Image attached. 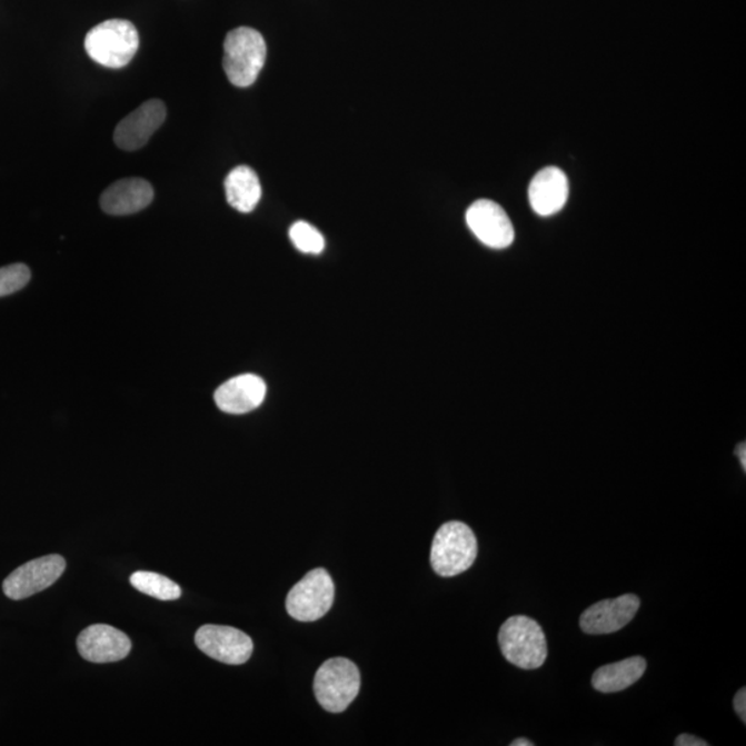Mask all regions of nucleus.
<instances>
[{"label": "nucleus", "instance_id": "2eb2a0df", "mask_svg": "<svg viewBox=\"0 0 746 746\" xmlns=\"http://www.w3.org/2000/svg\"><path fill=\"white\" fill-rule=\"evenodd\" d=\"M153 188L145 179L129 178L116 181L100 198L101 209L112 216L140 212L152 202Z\"/></svg>", "mask_w": 746, "mask_h": 746}, {"label": "nucleus", "instance_id": "f257e3e1", "mask_svg": "<svg viewBox=\"0 0 746 746\" xmlns=\"http://www.w3.org/2000/svg\"><path fill=\"white\" fill-rule=\"evenodd\" d=\"M140 47L138 30L128 20H107L96 26L84 38L90 59L102 67L123 68L133 60Z\"/></svg>", "mask_w": 746, "mask_h": 746}, {"label": "nucleus", "instance_id": "b1692460", "mask_svg": "<svg viewBox=\"0 0 746 746\" xmlns=\"http://www.w3.org/2000/svg\"><path fill=\"white\" fill-rule=\"evenodd\" d=\"M511 746H534L533 742H529V739L526 738H518L516 742L510 744Z\"/></svg>", "mask_w": 746, "mask_h": 746}, {"label": "nucleus", "instance_id": "dca6fc26", "mask_svg": "<svg viewBox=\"0 0 746 746\" xmlns=\"http://www.w3.org/2000/svg\"><path fill=\"white\" fill-rule=\"evenodd\" d=\"M647 669L646 659L643 657H631L619 663L608 664L595 672L591 677V685L595 690L613 694L626 690L641 679Z\"/></svg>", "mask_w": 746, "mask_h": 746}, {"label": "nucleus", "instance_id": "1a4fd4ad", "mask_svg": "<svg viewBox=\"0 0 746 746\" xmlns=\"http://www.w3.org/2000/svg\"><path fill=\"white\" fill-rule=\"evenodd\" d=\"M466 223L484 245L493 249H505L515 241V227L508 213L497 202L480 199L466 212Z\"/></svg>", "mask_w": 746, "mask_h": 746}, {"label": "nucleus", "instance_id": "4be33fe9", "mask_svg": "<svg viewBox=\"0 0 746 746\" xmlns=\"http://www.w3.org/2000/svg\"><path fill=\"white\" fill-rule=\"evenodd\" d=\"M676 746H708L709 744L704 739L692 736V734H682L676 738Z\"/></svg>", "mask_w": 746, "mask_h": 746}, {"label": "nucleus", "instance_id": "6e6552de", "mask_svg": "<svg viewBox=\"0 0 746 746\" xmlns=\"http://www.w3.org/2000/svg\"><path fill=\"white\" fill-rule=\"evenodd\" d=\"M196 645L208 657L227 665H242L253 653L252 639L231 626H201L196 634Z\"/></svg>", "mask_w": 746, "mask_h": 746}, {"label": "nucleus", "instance_id": "5701e85b", "mask_svg": "<svg viewBox=\"0 0 746 746\" xmlns=\"http://www.w3.org/2000/svg\"><path fill=\"white\" fill-rule=\"evenodd\" d=\"M736 455L742 464L743 469L746 470V446L745 442L738 444L736 448Z\"/></svg>", "mask_w": 746, "mask_h": 746}, {"label": "nucleus", "instance_id": "4468645a", "mask_svg": "<svg viewBox=\"0 0 746 746\" xmlns=\"http://www.w3.org/2000/svg\"><path fill=\"white\" fill-rule=\"evenodd\" d=\"M568 179L561 169L550 167L540 170L529 183L528 198L535 213L554 216L564 208L568 199Z\"/></svg>", "mask_w": 746, "mask_h": 746}, {"label": "nucleus", "instance_id": "9d476101", "mask_svg": "<svg viewBox=\"0 0 746 746\" xmlns=\"http://www.w3.org/2000/svg\"><path fill=\"white\" fill-rule=\"evenodd\" d=\"M165 119H167V107L163 101H146L117 125L113 141L125 151L140 150L162 127Z\"/></svg>", "mask_w": 746, "mask_h": 746}, {"label": "nucleus", "instance_id": "9b49d317", "mask_svg": "<svg viewBox=\"0 0 746 746\" xmlns=\"http://www.w3.org/2000/svg\"><path fill=\"white\" fill-rule=\"evenodd\" d=\"M77 646L81 657L95 664L117 663L127 658L132 650V641L123 631L102 624L83 629Z\"/></svg>", "mask_w": 746, "mask_h": 746}, {"label": "nucleus", "instance_id": "39448f33", "mask_svg": "<svg viewBox=\"0 0 746 746\" xmlns=\"http://www.w3.org/2000/svg\"><path fill=\"white\" fill-rule=\"evenodd\" d=\"M361 675L355 663L347 658H330L315 677L318 704L330 714H340L360 693Z\"/></svg>", "mask_w": 746, "mask_h": 746}, {"label": "nucleus", "instance_id": "20e7f679", "mask_svg": "<svg viewBox=\"0 0 746 746\" xmlns=\"http://www.w3.org/2000/svg\"><path fill=\"white\" fill-rule=\"evenodd\" d=\"M477 551L476 535L467 524H442L432 539L431 567L440 577H457L475 564Z\"/></svg>", "mask_w": 746, "mask_h": 746}, {"label": "nucleus", "instance_id": "6ab92c4d", "mask_svg": "<svg viewBox=\"0 0 746 746\" xmlns=\"http://www.w3.org/2000/svg\"><path fill=\"white\" fill-rule=\"evenodd\" d=\"M290 241L301 253L320 255L326 248L322 233L306 221H298L289 230Z\"/></svg>", "mask_w": 746, "mask_h": 746}, {"label": "nucleus", "instance_id": "0eeeda50", "mask_svg": "<svg viewBox=\"0 0 746 746\" xmlns=\"http://www.w3.org/2000/svg\"><path fill=\"white\" fill-rule=\"evenodd\" d=\"M67 563L60 555H49L22 564L4 579L3 594L11 600H22L39 594L59 580Z\"/></svg>", "mask_w": 746, "mask_h": 746}, {"label": "nucleus", "instance_id": "ddd939ff", "mask_svg": "<svg viewBox=\"0 0 746 746\" xmlns=\"http://www.w3.org/2000/svg\"><path fill=\"white\" fill-rule=\"evenodd\" d=\"M266 392L263 379L252 374H245L221 385L215 392V401L226 414L242 415L259 408L265 401Z\"/></svg>", "mask_w": 746, "mask_h": 746}, {"label": "nucleus", "instance_id": "f03ea898", "mask_svg": "<svg viewBox=\"0 0 746 746\" xmlns=\"http://www.w3.org/2000/svg\"><path fill=\"white\" fill-rule=\"evenodd\" d=\"M267 56L265 38L249 27L229 32L225 41L223 67L227 78L237 88H248L259 78Z\"/></svg>", "mask_w": 746, "mask_h": 746}, {"label": "nucleus", "instance_id": "aec40b11", "mask_svg": "<svg viewBox=\"0 0 746 746\" xmlns=\"http://www.w3.org/2000/svg\"><path fill=\"white\" fill-rule=\"evenodd\" d=\"M31 280V271L26 265L17 263L0 269V298L19 292Z\"/></svg>", "mask_w": 746, "mask_h": 746}, {"label": "nucleus", "instance_id": "a211bd4d", "mask_svg": "<svg viewBox=\"0 0 746 746\" xmlns=\"http://www.w3.org/2000/svg\"><path fill=\"white\" fill-rule=\"evenodd\" d=\"M130 584H132L135 589L141 591V594L158 600H178L181 596L180 586L161 574L148 571L135 573L130 577Z\"/></svg>", "mask_w": 746, "mask_h": 746}, {"label": "nucleus", "instance_id": "7ed1b4c3", "mask_svg": "<svg viewBox=\"0 0 746 746\" xmlns=\"http://www.w3.org/2000/svg\"><path fill=\"white\" fill-rule=\"evenodd\" d=\"M499 646L504 657L517 668L534 670L548 658V643L543 628L533 618L516 615L500 626Z\"/></svg>", "mask_w": 746, "mask_h": 746}, {"label": "nucleus", "instance_id": "f3484780", "mask_svg": "<svg viewBox=\"0 0 746 746\" xmlns=\"http://www.w3.org/2000/svg\"><path fill=\"white\" fill-rule=\"evenodd\" d=\"M227 202L238 212L250 213L261 199L259 176L249 167H238L225 181Z\"/></svg>", "mask_w": 746, "mask_h": 746}, {"label": "nucleus", "instance_id": "412c9836", "mask_svg": "<svg viewBox=\"0 0 746 746\" xmlns=\"http://www.w3.org/2000/svg\"><path fill=\"white\" fill-rule=\"evenodd\" d=\"M734 708H736L737 715L742 717L743 723H746V690L742 688L737 693V696L734 697Z\"/></svg>", "mask_w": 746, "mask_h": 746}, {"label": "nucleus", "instance_id": "423d86ee", "mask_svg": "<svg viewBox=\"0 0 746 746\" xmlns=\"http://www.w3.org/2000/svg\"><path fill=\"white\" fill-rule=\"evenodd\" d=\"M335 585L327 569L316 568L307 573L290 589L287 611L300 623H312L326 615L334 605Z\"/></svg>", "mask_w": 746, "mask_h": 746}, {"label": "nucleus", "instance_id": "f8f14e48", "mask_svg": "<svg viewBox=\"0 0 746 746\" xmlns=\"http://www.w3.org/2000/svg\"><path fill=\"white\" fill-rule=\"evenodd\" d=\"M640 608L636 595H624L613 600H603L586 608L580 615V628L588 635H608L625 628Z\"/></svg>", "mask_w": 746, "mask_h": 746}]
</instances>
